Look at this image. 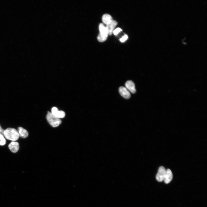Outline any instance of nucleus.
Masks as SVG:
<instances>
[{"mask_svg": "<svg viewBox=\"0 0 207 207\" xmlns=\"http://www.w3.org/2000/svg\"><path fill=\"white\" fill-rule=\"evenodd\" d=\"M173 175L171 170L169 169L166 170V174L164 180L166 184L169 183L172 179Z\"/></svg>", "mask_w": 207, "mask_h": 207, "instance_id": "9d476101", "label": "nucleus"}, {"mask_svg": "<svg viewBox=\"0 0 207 207\" xmlns=\"http://www.w3.org/2000/svg\"><path fill=\"white\" fill-rule=\"evenodd\" d=\"M122 30L120 28H118L113 31V33L114 35H116Z\"/></svg>", "mask_w": 207, "mask_h": 207, "instance_id": "4468645a", "label": "nucleus"}, {"mask_svg": "<svg viewBox=\"0 0 207 207\" xmlns=\"http://www.w3.org/2000/svg\"><path fill=\"white\" fill-rule=\"evenodd\" d=\"M4 136L6 139L12 141L17 140L20 136L18 131L15 129L11 128L4 130Z\"/></svg>", "mask_w": 207, "mask_h": 207, "instance_id": "f257e3e1", "label": "nucleus"}, {"mask_svg": "<svg viewBox=\"0 0 207 207\" xmlns=\"http://www.w3.org/2000/svg\"><path fill=\"white\" fill-rule=\"evenodd\" d=\"M112 20L111 16L109 14H106L103 15L102 17L103 22L107 24Z\"/></svg>", "mask_w": 207, "mask_h": 207, "instance_id": "f8f14e48", "label": "nucleus"}, {"mask_svg": "<svg viewBox=\"0 0 207 207\" xmlns=\"http://www.w3.org/2000/svg\"><path fill=\"white\" fill-rule=\"evenodd\" d=\"M6 140L4 136L0 134V145H3L6 143Z\"/></svg>", "mask_w": 207, "mask_h": 207, "instance_id": "ddd939ff", "label": "nucleus"}, {"mask_svg": "<svg viewBox=\"0 0 207 207\" xmlns=\"http://www.w3.org/2000/svg\"><path fill=\"white\" fill-rule=\"evenodd\" d=\"M125 87L133 93H134L136 91L135 85L133 81L129 80L127 81L125 84Z\"/></svg>", "mask_w": 207, "mask_h": 207, "instance_id": "6e6552de", "label": "nucleus"}, {"mask_svg": "<svg viewBox=\"0 0 207 207\" xmlns=\"http://www.w3.org/2000/svg\"><path fill=\"white\" fill-rule=\"evenodd\" d=\"M4 130L1 127L0 125V134L4 136Z\"/></svg>", "mask_w": 207, "mask_h": 207, "instance_id": "dca6fc26", "label": "nucleus"}, {"mask_svg": "<svg viewBox=\"0 0 207 207\" xmlns=\"http://www.w3.org/2000/svg\"><path fill=\"white\" fill-rule=\"evenodd\" d=\"M51 112L54 116L59 119L64 118L65 116V112L64 111H59L56 107L52 108Z\"/></svg>", "mask_w": 207, "mask_h": 207, "instance_id": "423d86ee", "label": "nucleus"}, {"mask_svg": "<svg viewBox=\"0 0 207 207\" xmlns=\"http://www.w3.org/2000/svg\"><path fill=\"white\" fill-rule=\"evenodd\" d=\"M46 119L48 123L53 127L58 126L62 122L60 119L55 117L49 112H48Z\"/></svg>", "mask_w": 207, "mask_h": 207, "instance_id": "f03ea898", "label": "nucleus"}, {"mask_svg": "<svg viewBox=\"0 0 207 207\" xmlns=\"http://www.w3.org/2000/svg\"><path fill=\"white\" fill-rule=\"evenodd\" d=\"M127 38L128 36L126 35H125L120 39V41L122 42H124Z\"/></svg>", "mask_w": 207, "mask_h": 207, "instance_id": "2eb2a0df", "label": "nucleus"}, {"mask_svg": "<svg viewBox=\"0 0 207 207\" xmlns=\"http://www.w3.org/2000/svg\"><path fill=\"white\" fill-rule=\"evenodd\" d=\"M119 91L120 95L125 99H129L131 97L130 92L125 87L123 86L120 87Z\"/></svg>", "mask_w": 207, "mask_h": 207, "instance_id": "0eeeda50", "label": "nucleus"}, {"mask_svg": "<svg viewBox=\"0 0 207 207\" xmlns=\"http://www.w3.org/2000/svg\"><path fill=\"white\" fill-rule=\"evenodd\" d=\"M166 172V170L163 166H161L159 168L158 171L156 176L157 180L158 182H162L164 180Z\"/></svg>", "mask_w": 207, "mask_h": 207, "instance_id": "20e7f679", "label": "nucleus"}, {"mask_svg": "<svg viewBox=\"0 0 207 207\" xmlns=\"http://www.w3.org/2000/svg\"><path fill=\"white\" fill-rule=\"evenodd\" d=\"M8 147L12 152L16 153L19 149V143L17 142L12 141L8 145Z\"/></svg>", "mask_w": 207, "mask_h": 207, "instance_id": "1a4fd4ad", "label": "nucleus"}, {"mask_svg": "<svg viewBox=\"0 0 207 207\" xmlns=\"http://www.w3.org/2000/svg\"><path fill=\"white\" fill-rule=\"evenodd\" d=\"M18 132L19 136L23 138L27 137L28 135V131L23 128L21 127L18 128Z\"/></svg>", "mask_w": 207, "mask_h": 207, "instance_id": "9b49d317", "label": "nucleus"}, {"mask_svg": "<svg viewBox=\"0 0 207 207\" xmlns=\"http://www.w3.org/2000/svg\"><path fill=\"white\" fill-rule=\"evenodd\" d=\"M117 24V22L114 20H112L107 24L106 27L108 34L109 35L112 34L114 29Z\"/></svg>", "mask_w": 207, "mask_h": 207, "instance_id": "39448f33", "label": "nucleus"}, {"mask_svg": "<svg viewBox=\"0 0 207 207\" xmlns=\"http://www.w3.org/2000/svg\"><path fill=\"white\" fill-rule=\"evenodd\" d=\"M99 29L100 33L97 37V39L99 42H103L106 39L108 36V33L106 27L102 23L99 24Z\"/></svg>", "mask_w": 207, "mask_h": 207, "instance_id": "7ed1b4c3", "label": "nucleus"}]
</instances>
